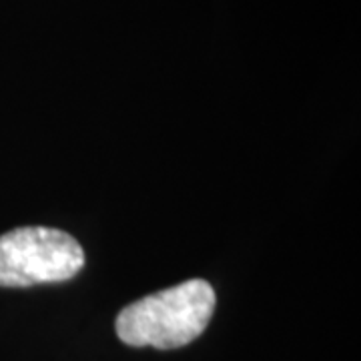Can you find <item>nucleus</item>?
<instances>
[{
  "mask_svg": "<svg viewBox=\"0 0 361 361\" xmlns=\"http://www.w3.org/2000/svg\"><path fill=\"white\" fill-rule=\"evenodd\" d=\"M82 265L80 243L61 229L35 225L0 235V287L61 283Z\"/></svg>",
  "mask_w": 361,
  "mask_h": 361,
  "instance_id": "obj_2",
  "label": "nucleus"
},
{
  "mask_svg": "<svg viewBox=\"0 0 361 361\" xmlns=\"http://www.w3.org/2000/svg\"><path fill=\"white\" fill-rule=\"evenodd\" d=\"M217 297L203 279H189L127 305L116 317V336L130 348H185L205 331Z\"/></svg>",
  "mask_w": 361,
  "mask_h": 361,
  "instance_id": "obj_1",
  "label": "nucleus"
}]
</instances>
